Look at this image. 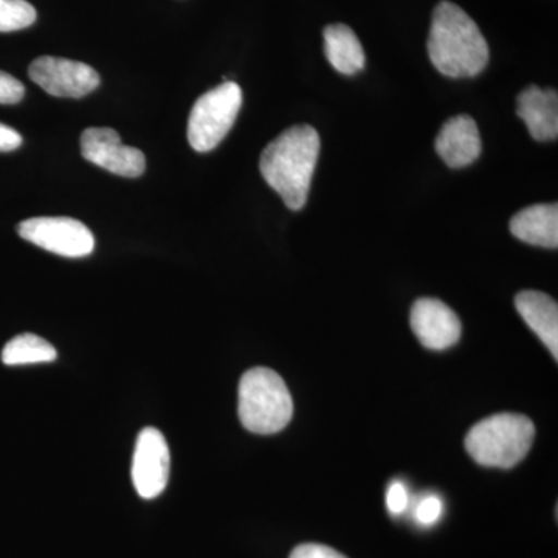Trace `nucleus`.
Segmentation results:
<instances>
[{
  "mask_svg": "<svg viewBox=\"0 0 558 558\" xmlns=\"http://www.w3.org/2000/svg\"><path fill=\"white\" fill-rule=\"evenodd\" d=\"M24 84L0 70V105H16L24 98Z\"/></svg>",
  "mask_w": 558,
  "mask_h": 558,
  "instance_id": "19",
  "label": "nucleus"
},
{
  "mask_svg": "<svg viewBox=\"0 0 558 558\" xmlns=\"http://www.w3.org/2000/svg\"><path fill=\"white\" fill-rule=\"evenodd\" d=\"M80 143L84 159L112 174L138 178L146 170L145 154L123 145L119 132L110 128H89L81 134Z\"/></svg>",
  "mask_w": 558,
  "mask_h": 558,
  "instance_id": "9",
  "label": "nucleus"
},
{
  "mask_svg": "<svg viewBox=\"0 0 558 558\" xmlns=\"http://www.w3.org/2000/svg\"><path fill=\"white\" fill-rule=\"evenodd\" d=\"M58 357L57 349L49 341L35 333H21L5 344L2 362L9 366L35 365L49 363Z\"/></svg>",
  "mask_w": 558,
  "mask_h": 558,
  "instance_id": "16",
  "label": "nucleus"
},
{
  "mask_svg": "<svg viewBox=\"0 0 558 558\" xmlns=\"http://www.w3.org/2000/svg\"><path fill=\"white\" fill-rule=\"evenodd\" d=\"M17 233L22 240L65 258H84L95 248L92 231L83 222L72 218L22 220Z\"/></svg>",
  "mask_w": 558,
  "mask_h": 558,
  "instance_id": "6",
  "label": "nucleus"
},
{
  "mask_svg": "<svg viewBox=\"0 0 558 558\" xmlns=\"http://www.w3.org/2000/svg\"><path fill=\"white\" fill-rule=\"evenodd\" d=\"M517 240L537 247H558V205L538 204L523 208L510 219Z\"/></svg>",
  "mask_w": 558,
  "mask_h": 558,
  "instance_id": "14",
  "label": "nucleus"
},
{
  "mask_svg": "<svg viewBox=\"0 0 558 558\" xmlns=\"http://www.w3.org/2000/svg\"><path fill=\"white\" fill-rule=\"evenodd\" d=\"M534 438L531 418L499 413L473 425L465 438V449L484 468L512 469L526 458Z\"/></svg>",
  "mask_w": 558,
  "mask_h": 558,
  "instance_id": "3",
  "label": "nucleus"
},
{
  "mask_svg": "<svg viewBox=\"0 0 558 558\" xmlns=\"http://www.w3.org/2000/svg\"><path fill=\"white\" fill-rule=\"evenodd\" d=\"M242 106V90L226 81L194 102L189 119V142L197 153H208L226 138Z\"/></svg>",
  "mask_w": 558,
  "mask_h": 558,
  "instance_id": "5",
  "label": "nucleus"
},
{
  "mask_svg": "<svg viewBox=\"0 0 558 558\" xmlns=\"http://www.w3.org/2000/svg\"><path fill=\"white\" fill-rule=\"evenodd\" d=\"M318 156L319 135L310 124L289 128L260 154V174L293 211L306 205Z\"/></svg>",
  "mask_w": 558,
  "mask_h": 558,
  "instance_id": "1",
  "label": "nucleus"
},
{
  "mask_svg": "<svg viewBox=\"0 0 558 558\" xmlns=\"http://www.w3.org/2000/svg\"><path fill=\"white\" fill-rule=\"evenodd\" d=\"M289 558H348L339 550L329 548V546L317 545V543H306V545L296 546Z\"/></svg>",
  "mask_w": 558,
  "mask_h": 558,
  "instance_id": "21",
  "label": "nucleus"
},
{
  "mask_svg": "<svg viewBox=\"0 0 558 558\" xmlns=\"http://www.w3.org/2000/svg\"><path fill=\"white\" fill-rule=\"evenodd\" d=\"M409 490L400 481H392L387 492V508L392 515H400L409 508Z\"/></svg>",
  "mask_w": 558,
  "mask_h": 558,
  "instance_id": "20",
  "label": "nucleus"
},
{
  "mask_svg": "<svg viewBox=\"0 0 558 558\" xmlns=\"http://www.w3.org/2000/svg\"><path fill=\"white\" fill-rule=\"evenodd\" d=\"M35 21V7L27 0H0V33L24 31Z\"/></svg>",
  "mask_w": 558,
  "mask_h": 558,
  "instance_id": "17",
  "label": "nucleus"
},
{
  "mask_svg": "<svg viewBox=\"0 0 558 558\" xmlns=\"http://www.w3.org/2000/svg\"><path fill=\"white\" fill-rule=\"evenodd\" d=\"M442 512V499L438 495H425L424 498L418 499L414 517L422 526H432V524L438 523Z\"/></svg>",
  "mask_w": 558,
  "mask_h": 558,
  "instance_id": "18",
  "label": "nucleus"
},
{
  "mask_svg": "<svg viewBox=\"0 0 558 558\" xmlns=\"http://www.w3.org/2000/svg\"><path fill=\"white\" fill-rule=\"evenodd\" d=\"M170 469V447L165 436L157 428L142 429L132 459V481L140 497H159L168 486Z\"/></svg>",
  "mask_w": 558,
  "mask_h": 558,
  "instance_id": "8",
  "label": "nucleus"
},
{
  "mask_svg": "<svg viewBox=\"0 0 558 558\" xmlns=\"http://www.w3.org/2000/svg\"><path fill=\"white\" fill-rule=\"evenodd\" d=\"M410 322L417 340L433 351L454 347L461 339V319L440 300H417L411 310Z\"/></svg>",
  "mask_w": 558,
  "mask_h": 558,
  "instance_id": "10",
  "label": "nucleus"
},
{
  "mask_svg": "<svg viewBox=\"0 0 558 558\" xmlns=\"http://www.w3.org/2000/svg\"><path fill=\"white\" fill-rule=\"evenodd\" d=\"M325 53L329 64L343 75H355L365 68L366 57L357 35L344 24L325 28Z\"/></svg>",
  "mask_w": 558,
  "mask_h": 558,
  "instance_id": "15",
  "label": "nucleus"
},
{
  "mask_svg": "<svg viewBox=\"0 0 558 558\" xmlns=\"http://www.w3.org/2000/svg\"><path fill=\"white\" fill-rule=\"evenodd\" d=\"M517 116L526 124L532 137L550 142L558 137V95L554 89L529 86L517 98Z\"/></svg>",
  "mask_w": 558,
  "mask_h": 558,
  "instance_id": "12",
  "label": "nucleus"
},
{
  "mask_svg": "<svg viewBox=\"0 0 558 558\" xmlns=\"http://www.w3.org/2000/svg\"><path fill=\"white\" fill-rule=\"evenodd\" d=\"M517 311L534 330L554 359H558V307L556 301L537 290H524L515 296Z\"/></svg>",
  "mask_w": 558,
  "mask_h": 558,
  "instance_id": "13",
  "label": "nucleus"
},
{
  "mask_svg": "<svg viewBox=\"0 0 558 558\" xmlns=\"http://www.w3.org/2000/svg\"><path fill=\"white\" fill-rule=\"evenodd\" d=\"M28 75L40 89L60 98L86 97L101 83L97 70L84 62L65 58H36L28 68Z\"/></svg>",
  "mask_w": 558,
  "mask_h": 558,
  "instance_id": "7",
  "label": "nucleus"
},
{
  "mask_svg": "<svg viewBox=\"0 0 558 558\" xmlns=\"http://www.w3.org/2000/svg\"><path fill=\"white\" fill-rule=\"evenodd\" d=\"M478 124L469 116L453 117L440 128L436 150L447 167L459 170L469 167L481 156Z\"/></svg>",
  "mask_w": 558,
  "mask_h": 558,
  "instance_id": "11",
  "label": "nucleus"
},
{
  "mask_svg": "<svg viewBox=\"0 0 558 558\" xmlns=\"http://www.w3.org/2000/svg\"><path fill=\"white\" fill-rule=\"evenodd\" d=\"M22 145V137L20 132L14 131L13 128L0 123V153H10L20 148Z\"/></svg>",
  "mask_w": 558,
  "mask_h": 558,
  "instance_id": "22",
  "label": "nucleus"
},
{
  "mask_svg": "<svg viewBox=\"0 0 558 558\" xmlns=\"http://www.w3.org/2000/svg\"><path fill=\"white\" fill-rule=\"evenodd\" d=\"M427 49L433 65L449 78H473L488 62L487 40L478 25L447 0L433 11Z\"/></svg>",
  "mask_w": 558,
  "mask_h": 558,
  "instance_id": "2",
  "label": "nucleus"
},
{
  "mask_svg": "<svg viewBox=\"0 0 558 558\" xmlns=\"http://www.w3.org/2000/svg\"><path fill=\"white\" fill-rule=\"evenodd\" d=\"M241 424L256 435H275L288 427L293 400L288 385L274 369L253 368L240 381Z\"/></svg>",
  "mask_w": 558,
  "mask_h": 558,
  "instance_id": "4",
  "label": "nucleus"
}]
</instances>
